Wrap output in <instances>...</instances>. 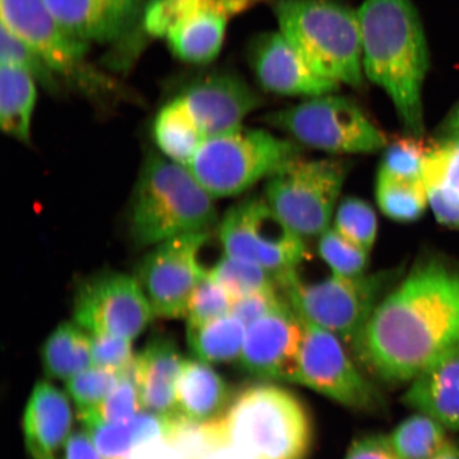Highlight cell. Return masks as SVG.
I'll return each mask as SVG.
<instances>
[{
    "instance_id": "1",
    "label": "cell",
    "mask_w": 459,
    "mask_h": 459,
    "mask_svg": "<svg viewBox=\"0 0 459 459\" xmlns=\"http://www.w3.org/2000/svg\"><path fill=\"white\" fill-rule=\"evenodd\" d=\"M459 347V264L423 257L377 304L357 341L355 355L388 384L411 382Z\"/></svg>"
},
{
    "instance_id": "2",
    "label": "cell",
    "mask_w": 459,
    "mask_h": 459,
    "mask_svg": "<svg viewBox=\"0 0 459 459\" xmlns=\"http://www.w3.org/2000/svg\"><path fill=\"white\" fill-rule=\"evenodd\" d=\"M364 73L394 103L406 132L423 135L426 34L411 0H365L359 11Z\"/></svg>"
},
{
    "instance_id": "3",
    "label": "cell",
    "mask_w": 459,
    "mask_h": 459,
    "mask_svg": "<svg viewBox=\"0 0 459 459\" xmlns=\"http://www.w3.org/2000/svg\"><path fill=\"white\" fill-rule=\"evenodd\" d=\"M214 199L187 166L162 153L148 154L132 195V242L137 248H152L179 235L210 232L218 221Z\"/></svg>"
},
{
    "instance_id": "4",
    "label": "cell",
    "mask_w": 459,
    "mask_h": 459,
    "mask_svg": "<svg viewBox=\"0 0 459 459\" xmlns=\"http://www.w3.org/2000/svg\"><path fill=\"white\" fill-rule=\"evenodd\" d=\"M280 32L315 73L338 84H364L359 13L337 0H271Z\"/></svg>"
},
{
    "instance_id": "5",
    "label": "cell",
    "mask_w": 459,
    "mask_h": 459,
    "mask_svg": "<svg viewBox=\"0 0 459 459\" xmlns=\"http://www.w3.org/2000/svg\"><path fill=\"white\" fill-rule=\"evenodd\" d=\"M222 443L252 459H307L313 427L289 390L263 384L244 390L216 420Z\"/></svg>"
},
{
    "instance_id": "6",
    "label": "cell",
    "mask_w": 459,
    "mask_h": 459,
    "mask_svg": "<svg viewBox=\"0 0 459 459\" xmlns=\"http://www.w3.org/2000/svg\"><path fill=\"white\" fill-rule=\"evenodd\" d=\"M295 141L240 127L209 137L187 168L212 197L235 196L301 156Z\"/></svg>"
},
{
    "instance_id": "7",
    "label": "cell",
    "mask_w": 459,
    "mask_h": 459,
    "mask_svg": "<svg viewBox=\"0 0 459 459\" xmlns=\"http://www.w3.org/2000/svg\"><path fill=\"white\" fill-rule=\"evenodd\" d=\"M398 272L364 273L348 278L332 273L304 283L296 271L281 275V290L304 320L320 326L351 346L377 304L397 280Z\"/></svg>"
},
{
    "instance_id": "8",
    "label": "cell",
    "mask_w": 459,
    "mask_h": 459,
    "mask_svg": "<svg viewBox=\"0 0 459 459\" xmlns=\"http://www.w3.org/2000/svg\"><path fill=\"white\" fill-rule=\"evenodd\" d=\"M265 122L299 145L332 154L375 153L389 140L357 102L335 93L269 113Z\"/></svg>"
},
{
    "instance_id": "9",
    "label": "cell",
    "mask_w": 459,
    "mask_h": 459,
    "mask_svg": "<svg viewBox=\"0 0 459 459\" xmlns=\"http://www.w3.org/2000/svg\"><path fill=\"white\" fill-rule=\"evenodd\" d=\"M348 174L346 160L300 156L268 178L264 198L303 239L320 237L330 229Z\"/></svg>"
},
{
    "instance_id": "10",
    "label": "cell",
    "mask_w": 459,
    "mask_h": 459,
    "mask_svg": "<svg viewBox=\"0 0 459 459\" xmlns=\"http://www.w3.org/2000/svg\"><path fill=\"white\" fill-rule=\"evenodd\" d=\"M223 255L256 264L280 275L306 258L304 239L286 225L265 198L252 196L229 209L218 227Z\"/></svg>"
},
{
    "instance_id": "11",
    "label": "cell",
    "mask_w": 459,
    "mask_h": 459,
    "mask_svg": "<svg viewBox=\"0 0 459 459\" xmlns=\"http://www.w3.org/2000/svg\"><path fill=\"white\" fill-rule=\"evenodd\" d=\"M2 25L43 57L57 77L90 94L115 85L85 61L89 43L60 25L43 0H0Z\"/></svg>"
},
{
    "instance_id": "12",
    "label": "cell",
    "mask_w": 459,
    "mask_h": 459,
    "mask_svg": "<svg viewBox=\"0 0 459 459\" xmlns=\"http://www.w3.org/2000/svg\"><path fill=\"white\" fill-rule=\"evenodd\" d=\"M304 338L296 384L361 411L383 409L378 390L361 375L340 337L301 318Z\"/></svg>"
},
{
    "instance_id": "13",
    "label": "cell",
    "mask_w": 459,
    "mask_h": 459,
    "mask_svg": "<svg viewBox=\"0 0 459 459\" xmlns=\"http://www.w3.org/2000/svg\"><path fill=\"white\" fill-rule=\"evenodd\" d=\"M210 232L179 235L152 247L137 266L142 287L153 315L186 317L188 301L199 281L209 271L200 262Z\"/></svg>"
},
{
    "instance_id": "14",
    "label": "cell",
    "mask_w": 459,
    "mask_h": 459,
    "mask_svg": "<svg viewBox=\"0 0 459 459\" xmlns=\"http://www.w3.org/2000/svg\"><path fill=\"white\" fill-rule=\"evenodd\" d=\"M153 312L135 278L102 273L78 286L74 319L90 335L134 341L151 324Z\"/></svg>"
},
{
    "instance_id": "15",
    "label": "cell",
    "mask_w": 459,
    "mask_h": 459,
    "mask_svg": "<svg viewBox=\"0 0 459 459\" xmlns=\"http://www.w3.org/2000/svg\"><path fill=\"white\" fill-rule=\"evenodd\" d=\"M303 338V321L286 301L247 328L240 365L263 380L296 383Z\"/></svg>"
},
{
    "instance_id": "16",
    "label": "cell",
    "mask_w": 459,
    "mask_h": 459,
    "mask_svg": "<svg viewBox=\"0 0 459 459\" xmlns=\"http://www.w3.org/2000/svg\"><path fill=\"white\" fill-rule=\"evenodd\" d=\"M204 140L243 126L263 105L257 91L238 74L216 71L200 77L178 94Z\"/></svg>"
},
{
    "instance_id": "17",
    "label": "cell",
    "mask_w": 459,
    "mask_h": 459,
    "mask_svg": "<svg viewBox=\"0 0 459 459\" xmlns=\"http://www.w3.org/2000/svg\"><path fill=\"white\" fill-rule=\"evenodd\" d=\"M247 57L257 82L269 93L311 99L340 89L341 84L315 73L281 32L252 38Z\"/></svg>"
},
{
    "instance_id": "18",
    "label": "cell",
    "mask_w": 459,
    "mask_h": 459,
    "mask_svg": "<svg viewBox=\"0 0 459 459\" xmlns=\"http://www.w3.org/2000/svg\"><path fill=\"white\" fill-rule=\"evenodd\" d=\"M60 25L86 43H111L135 25L143 0H43Z\"/></svg>"
},
{
    "instance_id": "19",
    "label": "cell",
    "mask_w": 459,
    "mask_h": 459,
    "mask_svg": "<svg viewBox=\"0 0 459 459\" xmlns=\"http://www.w3.org/2000/svg\"><path fill=\"white\" fill-rule=\"evenodd\" d=\"M185 360L170 337L149 340L134 364L143 409L164 417L178 416L177 385Z\"/></svg>"
},
{
    "instance_id": "20",
    "label": "cell",
    "mask_w": 459,
    "mask_h": 459,
    "mask_svg": "<svg viewBox=\"0 0 459 459\" xmlns=\"http://www.w3.org/2000/svg\"><path fill=\"white\" fill-rule=\"evenodd\" d=\"M73 412L70 401L53 384L39 382L26 405L22 429L32 459L55 458L70 437Z\"/></svg>"
},
{
    "instance_id": "21",
    "label": "cell",
    "mask_w": 459,
    "mask_h": 459,
    "mask_svg": "<svg viewBox=\"0 0 459 459\" xmlns=\"http://www.w3.org/2000/svg\"><path fill=\"white\" fill-rule=\"evenodd\" d=\"M403 402L446 429L459 430V347L412 378Z\"/></svg>"
},
{
    "instance_id": "22",
    "label": "cell",
    "mask_w": 459,
    "mask_h": 459,
    "mask_svg": "<svg viewBox=\"0 0 459 459\" xmlns=\"http://www.w3.org/2000/svg\"><path fill=\"white\" fill-rule=\"evenodd\" d=\"M228 384L204 361L186 359L177 385V412L187 420L220 419L231 404Z\"/></svg>"
},
{
    "instance_id": "23",
    "label": "cell",
    "mask_w": 459,
    "mask_h": 459,
    "mask_svg": "<svg viewBox=\"0 0 459 459\" xmlns=\"http://www.w3.org/2000/svg\"><path fill=\"white\" fill-rule=\"evenodd\" d=\"M228 16L211 9H198L182 17L164 39L171 53L189 65H205L220 55Z\"/></svg>"
},
{
    "instance_id": "24",
    "label": "cell",
    "mask_w": 459,
    "mask_h": 459,
    "mask_svg": "<svg viewBox=\"0 0 459 459\" xmlns=\"http://www.w3.org/2000/svg\"><path fill=\"white\" fill-rule=\"evenodd\" d=\"M82 423L103 459H126L137 447L165 438L169 429L168 418L149 411L123 422Z\"/></svg>"
},
{
    "instance_id": "25",
    "label": "cell",
    "mask_w": 459,
    "mask_h": 459,
    "mask_svg": "<svg viewBox=\"0 0 459 459\" xmlns=\"http://www.w3.org/2000/svg\"><path fill=\"white\" fill-rule=\"evenodd\" d=\"M36 79L15 66L0 67V127L16 141L28 143L37 105Z\"/></svg>"
},
{
    "instance_id": "26",
    "label": "cell",
    "mask_w": 459,
    "mask_h": 459,
    "mask_svg": "<svg viewBox=\"0 0 459 459\" xmlns=\"http://www.w3.org/2000/svg\"><path fill=\"white\" fill-rule=\"evenodd\" d=\"M152 132L160 152L174 162L185 166L191 163L204 141L179 95L160 108L154 117Z\"/></svg>"
},
{
    "instance_id": "27",
    "label": "cell",
    "mask_w": 459,
    "mask_h": 459,
    "mask_svg": "<svg viewBox=\"0 0 459 459\" xmlns=\"http://www.w3.org/2000/svg\"><path fill=\"white\" fill-rule=\"evenodd\" d=\"M46 377L68 381L93 366L91 335L74 323H65L51 333L42 347Z\"/></svg>"
},
{
    "instance_id": "28",
    "label": "cell",
    "mask_w": 459,
    "mask_h": 459,
    "mask_svg": "<svg viewBox=\"0 0 459 459\" xmlns=\"http://www.w3.org/2000/svg\"><path fill=\"white\" fill-rule=\"evenodd\" d=\"M246 332L247 326L231 314L205 324L187 323L188 348L204 363H229L239 359Z\"/></svg>"
},
{
    "instance_id": "29",
    "label": "cell",
    "mask_w": 459,
    "mask_h": 459,
    "mask_svg": "<svg viewBox=\"0 0 459 459\" xmlns=\"http://www.w3.org/2000/svg\"><path fill=\"white\" fill-rule=\"evenodd\" d=\"M376 199L382 213L397 222H414L423 216L429 205L421 179H400L377 171Z\"/></svg>"
},
{
    "instance_id": "30",
    "label": "cell",
    "mask_w": 459,
    "mask_h": 459,
    "mask_svg": "<svg viewBox=\"0 0 459 459\" xmlns=\"http://www.w3.org/2000/svg\"><path fill=\"white\" fill-rule=\"evenodd\" d=\"M232 302L255 292L281 290L277 275L255 263L223 255L209 271Z\"/></svg>"
},
{
    "instance_id": "31",
    "label": "cell",
    "mask_w": 459,
    "mask_h": 459,
    "mask_svg": "<svg viewBox=\"0 0 459 459\" xmlns=\"http://www.w3.org/2000/svg\"><path fill=\"white\" fill-rule=\"evenodd\" d=\"M446 429L432 417L418 412L401 422L389 439L400 459H430L446 445Z\"/></svg>"
},
{
    "instance_id": "32",
    "label": "cell",
    "mask_w": 459,
    "mask_h": 459,
    "mask_svg": "<svg viewBox=\"0 0 459 459\" xmlns=\"http://www.w3.org/2000/svg\"><path fill=\"white\" fill-rule=\"evenodd\" d=\"M432 143L409 132L389 137L378 171L400 179H421L423 160Z\"/></svg>"
},
{
    "instance_id": "33",
    "label": "cell",
    "mask_w": 459,
    "mask_h": 459,
    "mask_svg": "<svg viewBox=\"0 0 459 459\" xmlns=\"http://www.w3.org/2000/svg\"><path fill=\"white\" fill-rule=\"evenodd\" d=\"M334 229L355 245L371 252L377 237L375 209L359 197H347L337 205Z\"/></svg>"
},
{
    "instance_id": "34",
    "label": "cell",
    "mask_w": 459,
    "mask_h": 459,
    "mask_svg": "<svg viewBox=\"0 0 459 459\" xmlns=\"http://www.w3.org/2000/svg\"><path fill=\"white\" fill-rule=\"evenodd\" d=\"M0 62L25 71L51 93L60 91L59 77L43 57L4 25L0 27Z\"/></svg>"
},
{
    "instance_id": "35",
    "label": "cell",
    "mask_w": 459,
    "mask_h": 459,
    "mask_svg": "<svg viewBox=\"0 0 459 459\" xmlns=\"http://www.w3.org/2000/svg\"><path fill=\"white\" fill-rule=\"evenodd\" d=\"M122 377V372L94 367L66 381L68 395L76 404L79 415L95 411L111 394Z\"/></svg>"
},
{
    "instance_id": "36",
    "label": "cell",
    "mask_w": 459,
    "mask_h": 459,
    "mask_svg": "<svg viewBox=\"0 0 459 459\" xmlns=\"http://www.w3.org/2000/svg\"><path fill=\"white\" fill-rule=\"evenodd\" d=\"M318 251L332 273L342 277H359L369 265L370 252L350 242L334 228L320 235Z\"/></svg>"
},
{
    "instance_id": "37",
    "label": "cell",
    "mask_w": 459,
    "mask_h": 459,
    "mask_svg": "<svg viewBox=\"0 0 459 459\" xmlns=\"http://www.w3.org/2000/svg\"><path fill=\"white\" fill-rule=\"evenodd\" d=\"M134 364L129 368L122 371V377H120L117 386L103 402L99 410L88 412V414L79 415L82 422L100 420L117 423L127 421L130 418L139 414L143 405L140 388L134 377Z\"/></svg>"
},
{
    "instance_id": "38",
    "label": "cell",
    "mask_w": 459,
    "mask_h": 459,
    "mask_svg": "<svg viewBox=\"0 0 459 459\" xmlns=\"http://www.w3.org/2000/svg\"><path fill=\"white\" fill-rule=\"evenodd\" d=\"M424 186L459 192V141L433 142L422 164Z\"/></svg>"
},
{
    "instance_id": "39",
    "label": "cell",
    "mask_w": 459,
    "mask_h": 459,
    "mask_svg": "<svg viewBox=\"0 0 459 459\" xmlns=\"http://www.w3.org/2000/svg\"><path fill=\"white\" fill-rule=\"evenodd\" d=\"M232 300L226 291L206 273L193 291L188 301L187 323L205 324L223 317L231 312Z\"/></svg>"
},
{
    "instance_id": "40",
    "label": "cell",
    "mask_w": 459,
    "mask_h": 459,
    "mask_svg": "<svg viewBox=\"0 0 459 459\" xmlns=\"http://www.w3.org/2000/svg\"><path fill=\"white\" fill-rule=\"evenodd\" d=\"M94 367L122 372L134 363L132 341L111 335H91Z\"/></svg>"
},
{
    "instance_id": "41",
    "label": "cell",
    "mask_w": 459,
    "mask_h": 459,
    "mask_svg": "<svg viewBox=\"0 0 459 459\" xmlns=\"http://www.w3.org/2000/svg\"><path fill=\"white\" fill-rule=\"evenodd\" d=\"M286 301L289 300L279 294V290L255 292L234 301L230 314L242 321L248 328L256 320L282 306Z\"/></svg>"
},
{
    "instance_id": "42",
    "label": "cell",
    "mask_w": 459,
    "mask_h": 459,
    "mask_svg": "<svg viewBox=\"0 0 459 459\" xmlns=\"http://www.w3.org/2000/svg\"><path fill=\"white\" fill-rule=\"evenodd\" d=\"M424 186L436 220L447 228L459 230V192L441 186Z\"/></svg>"
},
{
    "instance_id": "43",
    "label": "cell",
    "mask_w": 459,
    "mask_h": 459,
    "mask_svg": "<svg viewBox=\"0 0 459 459\" xmlns=\"http://www.w3.org/2000/svg\"><path fill=\"white\" fill-rule=\"evenodd\" d=\"M344 459H400L389 436L370 435L355 441Z\"/></svg>"
},
{
    "instance_id": "44",
    "label": "cell",
    "mask_w": 459,
    "mask_h": 459,
    "mask_svg": "<svg viewBox=\"0 0 459 459\" xmlns=\"http://www.w3.org/2000/svg\"><path fill=\"white\" fill-rule=\"evenodd\" d=\"M126 459H186L177 447L166 438L153 440L143 445Z\"/></svg>"
},
{
    "instance_id": "45",
    "label": "cell",
    "mask_w": 459,
    "mask_h": 459,
    "mask_svg": "<svg viewBox=\"0 0 459 459\" xmlns=\"http://www.w3.org/2000/svg\"><path fill=\"white\" fill-rule=\"evenodd\" d=\"M65 459H103L88 433H74L65 446Z\"/></svg>"
},
{
    "instance_id": "46",
    "label": "cell",
    "mask_w": 459,
    "mask_h": 459,
    "mask_svg": "<svg viewBox=\"0 0 459 459\" xmlns=\"http://www.w3.org/2000/svg\"><path fill=\"white\" fill-rule=\"evenodd\" d=\"M438 131L439 141H459V102L447 114Z\"/></svg>"
},
{
    "instance_id": "47",
    "label": "cell",
    "mask_w": 459,
    "mask_h": 459,
    "mask_svg": "<svg viewBox=\"0 0 459 459\" xmlns=\"http://www.w3.org/2000/svg\"><path fill=\"white\" fill-rule=\"evenodd\" d=\"M204 459H252L235 447L228 445H220L212 449Z\"/></svg>"
},
{
    "instance_id": "48",
    "label": "cell",
    "mask_w": 459,
    "mask_h": 459,
    "mask_svg": "<svg viewBox=\"0 0 459 459\" xmlns=\"http://www.w3.org/2000/svg\"><path fill=\"white\" fill-rule=\"evenodd\" d=\"M430 459H459L458 446L450 440Z\"/></svg>"
}]
</instances>
